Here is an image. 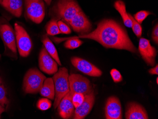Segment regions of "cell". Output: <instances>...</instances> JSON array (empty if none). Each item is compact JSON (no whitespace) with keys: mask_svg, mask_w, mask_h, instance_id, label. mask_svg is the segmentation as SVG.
I'll return each mask as SVG.
<instances>
[{"mask_svg":"<svg viewBox=\"0 0 158 119\" xmlns=\"http://www.w3.org/2000/svg\"><path fill=\"white\" fill-rule=\"evenodd\" d=\"M40 93L42 96L54 100L55 96V85L52 78H47L44 81Z\"/></svg>","mask_w":158,"mask_h":119,"instance_id":"cell-18","label":"cell"},{"mask_svg":"<svg viewBox=\"0 0 158 119\" xmlns=\"http://www.w3.org/2000/svg\"><path fill=\"white\" fill-rule=\"evenodd\" d=\"M70 92L72 95L74 93H81L85 95L89 94L93 90L90 81L80 74H72L69 75Z\"/></svg>","mask_w":158,"mask_h":119,"instance_id":"cell-8","label":"cell"},{"mask_svg":"<svg viewBox=\"0 0 158 119\" xmlns=\"http://www.w3.org/2000/svg\"><path fill=\"white\" fill-rule=\"evenodd\" d=\"M14 29L17 48L19 55L22 57H27L32 49L31 40L24 28L20 25L15 23L14 24Z\"/></svg>","mask_w":158,"mask_h":119,"instance_id":"cell-6","label":"cell"},{"mask_svg":"<svg viewBox=\"0 0 158 119\" xmlns=\"http://www.w3.org/2000/svg\"><path fill=\"white\" fill-rule=\"evenodd\" d=\"M9 104L7 89L3 82H2L0 83V114L7 110Z\"/></svg>","mask_w":158,"mask_h":119,"instance_id":"cell-21","label":"cell"},{"mask_svg":"<svg viewBox=\"0 0 158 119\" xmlns=\"http://www.w3.org/2000/svg\"><path fill=\"white\" fill-rule=\"evenodd\" d=\"M85 96L81 93H75L72 95V100L75 108H77L83 103Z\"/></svg>","mask_w":158,"mask_h":119,"instance_id":"cell-26","label":"cell"},{"mask_svg":"<svg viewBox=\"0 0 158 119\" xmlns=\"http://www.w3.org/2000/svg\"><path fill=\"white\" fill-rule=\"evenodd\" d=\"M72 95L69 92L62 98L57 106L58 113L63 119H70L74 114L75 107L72 103Z\"/></svg>","mask_w":158,"mask_h":119,"instance_id":"cell-15","label":"cell"},{"mask_svg":"<svg viewBox=\"0 0 158 119\" xmlns=\"http://www.w3.org/2000/svg\"><path fill=\"white\" fill-rule=\"evenodd\" d=\"M68 24L74 32L81 35L90 32L92 29L91 23L82 11L77 13Z\"/></svg>","mask_w":158,"mask_h":119,"instance_id":"cell-12","label":"cell"},{"mask_svg":"<svg viewBox=\"0 0 158 119\" xmlns=\"http://www.w3.org/2000/svg\"><path fill=\"white\" fill-rule=\"evenodd\" d=\"M2 82V78H1V76H0V83H1Z\"/></svg>","mask_w":158,"mask_h":119,"instance_id":"cell-33","label":"cell"},{"mask_svg":"<svg viewBox=\"0 0 158 119\" xmlns=\"http://www.w3.org/2000/svg\"><path fill=\"white\" fill-rule=\"evenodd\" d=\"M156 82H157V84L158 83V78H157V79H156Z\"/></svg>","mask_w":158,"mask_h":119,"instance_id":"cell-34","label":"cell"},{"mask_svg":"<svg viewBox=\"0 0 158 119\" xmlns=\"http://www.w3.org/2000/svg\"><path fill=\"white\" fill-rule=\"evenodd\" d=\"M42 40L44 47L48 53L51 56L52 58L55 59V61L57 62V63L58 65H62L56 49L53 42L51 41V40H50L49 38L47 37V36H45L43 38Z\"/></svg>","mask_w":158,"mask_h":119,"instance_id":"cell-19","label":"cell"},{"mask_svg":"<svg viewBox=\"0 0 158 119\" xmlns=\"http://www.w3.org/2000/svg\"><path fill=\"white\" fill-rule=\"evenodd\" d=\"M46 29L47 34L51 36L61 34L57 24V19H53L49 21L46 25Z\"/></svg>","mask_w":158,"mask_h":119,"instance_id":"cell-22","label":"cell"},{"mask_svg":"<svg viewBox=\"0 0 158 119\" xmlns=\"http://www.w3.org/2000/svg\"><path fill=\"white\" fill-rule=\"evenodd\" d=\"M152 38L154 42L156 44L158 43V24H157L154 27L152 33Z\"/></svg>","mask_w":158,"mask_h":119,"instance_id":"cell-30","label":"cell"},{"mask_svg":"<svg viewBox=\"0 0 158 119\" xmlns=\"http://www.w3.org/2000/svg\"><path fill=\"white\" fill-rule=\"evenodd\" d=\"M81 11L75 0H59L53 9L56 17L68 24Z\"/></svg>","mask_w":158,"mask_h":119,"instance_id":"cell-4","label":"cell"},{"mask_svg":"<svg viewBox=\"0 0 158 119\" xmlns=\"http://www.w3.org/2000/svg\"><path fill=\"white\" fill-rule=\"evenodd\" d=\"M149 73L151 74H158V64L153 67V68L150 69L149 71Z\"/></svg>","mask_w":158,"mask_h":119,"instance_id":"cell-31","label":"cell"},{"mask_svg":"<svg viewBox=\"0 0 158 119\" xmlns=\"http://www.w3.org/2000/svg\"><path fill=\"white\" fill-rule=\"evenodd\" d=\"M128 15L132 21V28L134 33L137 37L140 38L142 36V32H143L141 24H139L137 21H136L134 18L129 13H128Z\"/></svg>","mask_w":158,"mask_h":119,"instance_id":"cell-24","label":"cell"},{"mask_svg":"<svg viewBox=\"0 0 158 119\" xmlns=\"http://www.w3.org/2000/svg\"><path fill=\"white\" fill-rule=\"evenodd\" d=\"M67 39L68 40L65 41L64 45L66 49H73L78 48L83 44L82 41L75 37L67 38Z\"/></svg>","mask_w":158,"mask_h":119,"instance_id":"cell-23","label":"cell"},{"mask_svg":"<svg viewBox=\"0 0 158 119\" xmlns=\"http://www.w3.org/2000/svg\"><path fill=\"white\" fill-rule=\"evenodd\" d=\"M0 4L14 16L19 18L23 12V0H0Z\"/></svg>","mask_w":158,"mask_h":119,"instance_id":"cell-17","label":"cell"},{"mask_svg":"<svg viewBox=\"0 0 158 119\" xmlns=\"http://www.w3.org/2000/svg\"><path fill=\"white\" fill-rule=\"evenodd\" d=\"M0 36L5 46V53L16 59L18 57L15 32L8 20L2 17H0Z\"/></svg>","mask_w":158,"mask_h":119,"instance_id":"cell-2","label":"cell"},{"mask_svg":"<svg viewBox=\"0 0 158 119\" xmlns=\"http://www.w3.org/2000/svg\"><path fill=\"white\" fill-rule=\"evenodd\" d=\"M138 50L142 58L148 66H153L156 62L157 51L152 46L150 41L145 38H141L139 40Z\"/></svg>","mask_w":158,"mask_h":119,"instance_id":"cell-9","label":"cell"},{"mask_svg":"<svg viewBox=\"0 0 158 119\" xmlns=\"http://www.w3.org/2000/svg\"><path fill=\"white\" fill-rule=\"evenodd\" d=\"M47 79L37 68H31L25 75L23 89L26 94H34L40 92L44 81Z\"/></svg>","mask_w":158,"mask_h":119,"instance_id":"cell-5","label":"cell"},{"mask_svg":"<svg viewBox=\"0 0 158 119\" xmlns=\"http://www.w3.org/2000/svg\"><path fill=\"white\" fill-rule=\"evenodd\" d=\"M95 100L94 91H92L85 95L84 101L80 106L75 108L73 119H83L87 116L92 110Z\"/></svg>","mask_w":158,"mask_h":119,"instance_id":"cell-13","label":"cell"},{"mask_svg":"<svg viewBox=\"0 0 158 119\" xmlns=\"http://www.w3.org/2000/svg\"><path fill=\"white\" fill-rule=\"evenodd\" d=\"M52 103L48 98H41L37 103V107L39 110L46 111L51 108Z\"/></svg>","mask_w":158,"mask_h":119,"instance_id":"cell-25","label":"cell"},{"mask_svg":"<svg viewBox=\"0 0 158 119\" xmlns=\"http://www.w3.org/2000/svg\"><path fill=\"white\" fill-rule=\"evenodd\" d=\"M106 119H122V113L120 100L117 97L111 96L107 99L105 106Z\"/></svg>","mask_w":158,"mask_h":119,"instance_id":"cell-14","label":"cell"},{"mask_svg":"<svg viewBox=\"0 0 158 119\" xmlns=\"http://www.w3.org/2000/svg\"><path fill=\"white\" fill-rule=\"evenodd\" d=\"M58 28H59L61 33L69 34L71 33V30L70 27L63 21L61 20L57 21Z\"/></svg>","mask_w":158,"mask_h":119,"instance_id":"cell-28","label":"cell"},{"mask_svg":"<svg viewBox=\"0 0 158 119\" xmlns=\"http://www.w3.org/2000/svg\"><path fill=\"white\" fill-rule=\"evenodd\" d=\"M1 58V54H0V59Z\"/></svg>","mask_w":158,"mask_h":119,"instance_id":"cell-35","label":"cell"},{"mask_svg":"<svg viewBox=\"0 0 158 119\" xmlns=\"http://www.w3.org/2000/svg\"><path fill=\"white\" fill-rule=\"evenodd\" d=\"M151 12L145 11H141L135 14L134 15V19L136 21H137L139 24H142L143 20L149 16L151 15Z\"/></svg>","mask_w":158,"mask_h":119,"instance_id":"cell-27","label":"cell"},{"mask_svg":"<svg viewBox=\"0 0 158 119\" xmlns=\"http://www.w3.org/2000/svg\"><path fill=\"white\" fill-rule=\"evenodd\" d=\"M0 118H1V114H0Z\"/></svg>","mask_w":158,"mask_h":119,"instance_id":"cell-36","label":"cell"},{"mask_svg":"<svg viewBox=\"0 0 158 119\" xmlns=\"http://www.w3.org/2000/svg\"><path fill=\"white\" fill-rule=\"evenodd\" d=\"M75 37L94 40L106 48L124 49L132 53H137L136 48L126 30L112 19H104L98 24L94 31Z\"/></svg>","mask_w":158,"mask_h":119,"instance_id":"cell-1","label":"cell"},{"mask_svg":"<svg viewBox=\"0 0 158 119\" xmlns=\"http://www.w3.org/2000/svg\"><path fill=\"white\" fill-rule=\"evenodd\" d=\"M114 7L120 14L125 26L128 28H132V21L129 16L128 13L126 11V5L124 2L120 0L114 2Z\"/></svg>","mask_w":158,"mask_h":119,"instance_id":"cell-20","label":"cell"},{"mask_svg":"<svg viewBox=\"0 0 158 119\" xmlns=\"http://www.w3.org/2000/svg\"><path fill=\"white\" fill-rule=\"evenodd\" d=\"M127 119H148L145 108L140 104L131 102L128 104L126 113Z\"/></svg>","mask_w":158,"mask_h":119,"instance_id":"cell-16","label":"cell"},{"mask_svg":"<svg viewBox=\"0 0 158 119\" xmlns=\"http://www.w3.org/2000/svg\"><path fill=\"white\" fill-rule=\"evenodd\" d=\"M110 74L114 83L120 82L123 80V78L120 73L115 68H113L110 71Z\"/></svg>","mask_w":158,"mask_h":119,"instance_id":"cell-29","label":"cell"},{"mask_svg":"<svg viewBox=\"0 0 158 119\" xmlns=\"http://www.w3.org/2000/svg\"><path fill=\"white\" fill-rule=\"evenodd\" d=\"M26 14L35 23L40 24L45 16V7L42 0H25Z\"/></svg>","mask_w":158,"mask_h":119,"instance_id":"cell-7","label":"cell"},{"mask_svg":"<svg viewBox=\"0 0 158 119\" xmlns=\"http://www.w3.org/2000/svg\"><path fill=\"white\" fill-rule=\"evenodd\" d=\"M39 67L48 74H54L58 71V64L47 52L45 47L41 49L39 58Z\"/></svg>","mask_w":158,"mask_h":119,"instance_id":"cell-10","label":"cell"},{"mask_svg":"<svg viewBox=\"0 0 158 119\" xmlns=\"http://www.w3.org/2000/svg\"><path fill=\"white\" fill-rule=\"evenodd\" d=\"M71 61L75 68L84 74L93 77H99L102 74V72L99 68L85 59L73 57Z\"/></svg>","mask_w":158,"mask_h":119,"instance_id":"cell-11","label":"cell"},{"mask_svg":"<svg viewBox=\"0 0 158 119\" xmlns=\"http://www.w3.org/2000/svg\"><path fill=\"white\" fill-rule=\"evenodd\" d=\"M69 75L67 68L62 67L59 68L52 78L55 85V96L54 103L55 109L57 108L62 98L70 92Z\"/></svg>","mask_w":158,"mask_h":119,"instance_id":"cell-3","label":"cell"},{"mask_svg":"<svg viewBox=\"0 0 158 119\" xmlns=\"http://www.w3.org/2000/svg\"><path fill=\"white\" fill-rule=\"evenodd\" d=\"M45 2H46V3L48 5H50V3H51V2H52V0H44Z\"/></svg>","mask_w":158,"mask_h":119,"instance_id":"cell-32","label":"cell"}]
</instances>
